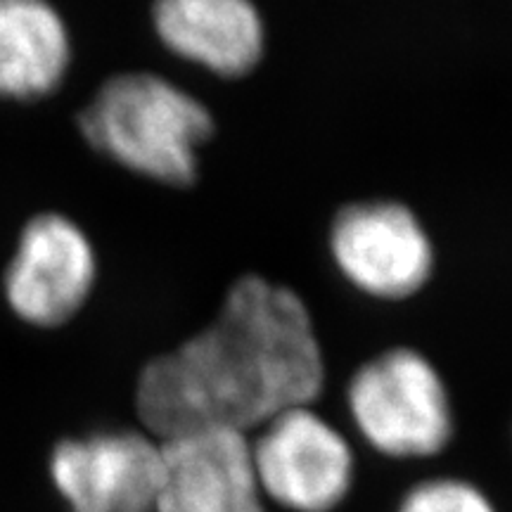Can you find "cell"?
<instances>
[{
	"label": "cell",
	"instance_id": "9c48e42d",
	"mask_svg": "<svg viewBox=\"0 0 512 512\" xmlns=\"http://www.w3.org/2000/svg\"><path fill=\"white\" fill-rule=\"evenodd\" d=\"M152 19L171 53L221 79H242L264 57V19L252 0H155Z\"/></svg>",
	"mask_w": 512,
	"mask_h": 512
},
{
	"label": "cell",
	"instance_id": "8992f818",
	"mask_svg": "<svg viewBox=\"0 0 512 512\" xmlns=\"http://www.w3.org/2000/svg\"><path fill=\"white\" fill-rule=\"evenodd\" d=\"M98 283L93 242L67 216L38 214L19 235L5 273V297L24 323L60 328L91 299Z\"/></svg>",
	"mask_w": 512,
	"mask_h": 512
},
{
	"label": "cell",
	"instance_id": "277c9868",
	"mask_svg": "<svg viewBox=\"0 0 512 512\" xmlns=\"http://www.w3.org/2000/svg\"><path fill=\"white\" fill-rule=\"evenodd\" d=\"M261 494L292 512H332L354 482L349 441L311 406L275 415L249 441Z\"/></svg>",
	"mask_w": 512,
	"mask_h": 512
},
{
	"label": "cell",
	"instance_id": "6da1fadb",
	"mask_svg": "<svg viewBox=\"0 0 512 512\" xmlns=\"http://www.w3.org/2000/svg\"><path fill=\"white\" fill-rule=\"evenodd\" d=\"M323 387L325 358L304 299L242 275L207 328L145 363L136 413L159 441L202 430L247 437L275 415L311 406Z\"/></svg>",
	"mask_w": 512,
	"mask_h": 512
},
{
	"label": "cell",
	"instance_id": "30bf717a",
	"mask_svg": "<svg viewBox=\"0 0 512 512\" xmlns=\"http://www.w3.org/2000/svg\"><path fill=\"white\" fill-rule=\"evenodd\" d=\"M72 46L48 0H0V95L38 100L67 74Z\"/></svg>",
	"mask_w": 512,
	"mask_h": 512
},
{
	"label": "cell",
	"instance_id": "8fae6325",
	"mask_svg": "<svg viewBox=\"0 0 512 512\" xmlns=\"http://www.w3.org/2000/svg\"><path fill=\"white\" fill-rule=\"evenodd\" d=\"M399 512H496L475 484L463 479H430L403 498Z\"/></svg>",
	"mask_w": 512,
	"mask_h": 512
},
{
	"label": "cell",
	"instance_id": "7a4b0ae2",
	"mask_svg": "<svg viewBox=\"0 0 512 512\" xmlns=\"http://www.w3.org/2000/svg\"><path fill=\"white\" fill-rule=\"evenodd\" d=\"M81 136L126 171L185 188L200 171V150L214 133L211 112L159 74L107 79L79 117Z\"/></svg>",
	"mask_w": 512,
	"mask_h": 512
},
{
	"label": "cell",
	"instance_id": "5b68a950",
	"mask_svg": "<svg viewBox=\"0 0 512 512\" xmlns=\"http://www.w3.org/2000/svg\"><path fill=\"white\" fill-rule=\"evenodd\" d=\"M330 254L356 290L384 302H401L430 283L434 245L406 204L354 202L330 226Z\"/></svg>",
	"mask_w": 512,
	"mask_h": 512
},
{
	"label": "cell",
	"instance_id": "ba28073f",
	"mask_svg": "<svg viewBox=\"0 0 512 512\" xmlns=\"http://www.w3.org/2000/svg\"><path fill=\"white\" fill-rule=\"evenodd\" d=\"M159 444L162 482L155 512H266L245 434L202 430Z\"/></svg>",
	"mask_w": 512,
	"mask_h": 512
},
{
	"label": "cell",
	"instance_id": "52a82bcc",
	"mask_svg": "<svg viewBox=\"0 0 512 512\" xmlns=\"http://www.w3.org/2000/svg\"><path fill=\"white\" fill-rule=\"evenodd\" d=\"M50 479L72 512H155L162 444L138 430L64 439L50 456Z\"/></svg>",
	"mask_w": 512,
	"mask_h": 512
},
{
	"label": "cell",
	"instance_id": "3957f363",
	"mask_svg": "<svg viewBox=\"0 0 512 512\" xmlns=\"http://www.w3.org/2000/svg\"><path fill=\"white\" fill-rule=\"evenodd\" d=\"M358 432L389 458H430L453 437L446 384L427 356L389 349L356 370L347 389Z\"/></svg>",
	"mask_w": 512,
	"mask_h": 512
}]
</instances>
